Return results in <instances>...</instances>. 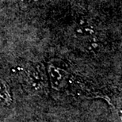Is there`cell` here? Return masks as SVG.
I'll use <instances>...</instances> for the list:
<instances>
[{"mask_svg":"<svg viewBox=\"0 0 122 122\" xmlns=\"http://www.w3.org/2000/svg\"><path fill=\"white\" fill-rule=\"evenodd\" d=\"M70 33L75 39L87 43L96 38L97 29L90 21L80 18L71 25Z\"/></svg>","mask_w":122,"mask_h":122,"instance_id":"obj_1","label":"cell"},{"mask_svg":"<svg viewBox=\"0 0 122 122\" xmlns=\"http://www.w3.org/2000/svg\"><path fill=\"white\" fill-rule=\"evenodd\" d=\"M48 75L52 86L54 88H60L64 84L67 73L63 68L50 63L48 65Z\"/></svg>","mask_w":122,"mask_h":122,"instance_id":"obj_2","label":"cell"},{"mask_svg":"<svg viewBox=\"0 0 122 122\" xmlns=\"http://www.w3.org/2000/svg\"><path fill=\"white\" fill-rule=\"evenodd\" d=\"M40 1L41 0H18V6L21 10H27L36 6Z\"/></svg>","mask_w":122,"mask_h":122,"instance_id":"obj_3","label":"cell"}]
</instances>
